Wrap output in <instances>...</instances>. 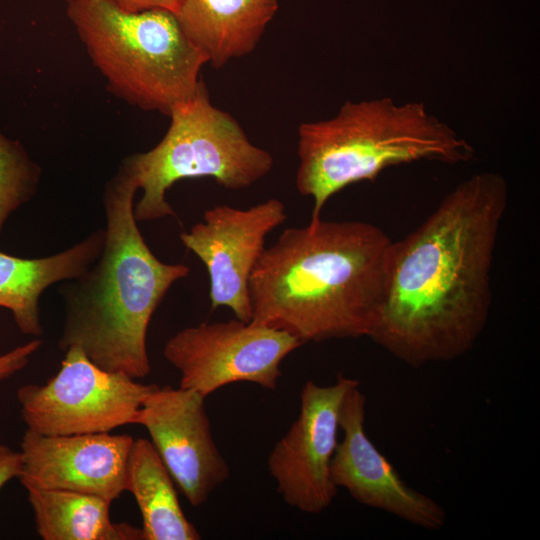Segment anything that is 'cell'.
I'll list each match as a JSON object with an SVG mask.
<instances>
[{"label":"cell","instance_id":"obj_1","mask_svg":"<svg viewBox=\"0 0 540 540\" xmlns=\"http://www.w3.org/2000/svg\"><path fill=\"white\" fill-rule=\"evenodd\" d=\"M507 202L502 175L476 173L414 231L393 241L369 338L413 368L467 354L489 319L493 258Z\"/></svg>","mask_w":540,"mask_h":540},{"label":"cell","instance_id":"obj_2","mask_svg":"<svg viewBox=\"0 0 540 540\" xmlns=\"http://www.w3.org/2000/svg\"><path fill=\"white\" fill-rule=\"evenodd\" d=\"M392 240L364 221L286 228L249 280L251 321L302 344L369 337L386 286Z\"/></svg>","mask_w":540,"mask_h":540},{"label":"cell","instance_id":"obj_3","mask_svg":"<svg viewBox=\"0 0 540 540\" xmlns=\"http://www.w3.org/2000/svg\"><path fill=\"white\" fill-rule=\"evenodd\" d=\"M136 183L119 167L103 193L105 242L97 260L59 292L64 323L58 347H78L97 366L133 379L151 372L147 331L172 285L190 268L164 263L134 216Z\"/></svg>","mask_w":540,"mask_h":540},{"label":"cell","instance_id":"obj_4","mask_svg":"<svg viewBox=\"0 0 540 540\" xmlns=\"http://www.w3.org/2000/svg\"><path fill=\"white\" fill-rule=\"evenodd\" d=\"M474 155L473 146L423 102L347 101L330 119L300 124L296 188L313 199L310 221H316L333 195L374 181L389 167L418 161L456 165Z\"/></svg>","mask_w":540,"mask_h":540},{"label":"cell","instance_id":"obj_5","mask_svg":"<svg viewBox=\"0 0 540 540\" xmlns=\"http://www.w3.org/2000/svg\"><path fill=\"white\" fill-rule=\"evenodd\" d=\"M67 15L108 90L145 111L169 115L197 91L207 63L175 14L129 13L110 0H69Z\"/></svg>","mask_w":540,"mask_h":540},{"label":"cell","instance_id":"obj_6","mask_svg":"<svg viewBox=\"0 0 540 540\" xmlns=\"http://www.w3.org/2000/svg\"><path fill=\"white\" fill-rule=\"evenodd\" d=\"M168 116L170 125L160 142L120 165L143 191L134 205L137 222L176 217L166 193L180 180L210 177L225 189L240 190L272 170V155L254 145L232 115L211 103L202 80L196 93Z\"/></svg>","mask_w":540,"mask_h":540},{"label":"cell","instance_id":"obj_7","mask_svg":"<svg viewBox=\"0 0 540 540\" xmlns=\"http://www.w3.org/2000/svg\"><path fill=\"white\" fill-rule=\"evenodd\" d=\"M156 384L137 382L93 363L78 347L65 351L58 372L44 384L17 390L27 429L60 436L106 433L133 424L145 397Z\"/></svg>","mask_w":540,"mask_h":540},{"label":"cell","instance_id":"obj_8","mask_svg":"<svg viewBox=\"0 0 540 540\" xmlns=\"http://www.w3.org/2000/svg\"><path fill=\"white\" fill-rule=\"evenodd\" d=\"M301 345L283 330L235 318L181 329L163 355L179 371L180 387L206 398L236 382L276 389L282 361Z\"/></svg>","mask_w":540,"mask_h":540},{"label":"cell","instance_id":"obj_9","mask_svg":"<svg viewBox=\"0 0 540 540\" xmlns=\"http://www.w3.org/2000/svg\"><path fill=\"white\" fill-rule=\"evenodd\" d=\"M354 378L338 375L322 386L308 380L300 393V410L285 435L272 448L269 474L290 507L320 514L330 507L338 487L332 480L331 461L338 444L340 409Z\"/></svg>","mask_w":540,"mask_h":540},{"label":"cell","instance_id":"obj_10","mask_svg":"<svg viewBox=\"0 0 540 540\" xmlns=\"http://www.w3.org/2000/svg\"><path fill=\"white\" fill-rule=\"evenodd\" d=\"M287 218L282 201L271 198L247 209L217 205L180 234L183 245L205 265L211 308L227 307L251 321V273L264 252L267 235Z\"/></svg>","mask_w":540,"mask_h":540},{"label":"cell","instance_id":"obj_11","mask_svg":"<svg viewBox=\"0 0 540 540\" xmlns=\"http://www.w3.org/2000/svg\"><path fill=\"white\" fill-rule=\"evenodd\" d=\"M133 424L143 426L187 501L203 505L230 476L214 441L205 398L199 393L158 385L145 397Z\"/></svg>","mask_w":540,"mask_h":540},{"label":"cell","instance_id":"obj_12","mask_svg":"<svg viewBox=\"0 0 540 540\" xmlns=\"http://www.w3.org/2000/svg\"><path fill=\"white\" fill-rule=\"evenodd\" d=\"M360 384L345 395L339 416L343 438L331 461L335 485L358 503L382 510L412 525L441 529L445 509L430 496L410 487L373 444L365 431L366 397Z\"/></svg>","mask_w":540,"mask_h":540},{"label":"cell","instance_id":"obj_13","mask_svg":"<svg viewBox=\"0 0 540 540\" xmlns=\"http://www.w3.org/2000/svg\"><path fill=\"white\" fill-rule=\"evenodd\" d=\"M133 441L110 432L49 436L27 429L20 442L18 480L25 489L70 490L113 502L126 491Z\"/></svg>","mask_w":540,"mask_h":540},{"label":"cell","instance_id":"obj_14","mask_svg":"<svg viewBox=\"0 0 540 540\" xmlns=\"http://www.w3.org/2000/svg\"><path fill=\"white\" fill-rule=\"evenodd\" d=\"M279 0H180L174 13L188 40L214 68L250 54Z\"/></svg>","mask_w":540,"mask_h":540},{"label":"cell","instance_id":"obj_15","mask_svg":"<svg viewBox=\"0 0 540 540\" xmlns=\"http://www.w3.org/2000/svg\"><path fill=\"white\" fill-rule=\"evenodd\" d=\"M105 228L59 253L42 258H20L0 251V307L8 309L25 335L40 336L39 299L55 283L82 275L99 257Z\"/></svg>","mask_w":540,"mask_h":540},{"label":"cell","instance_id":"obj_16","mask_svg":"<svg viewBox=\"0 0 540 540\" xmlns=\"http://www.w3.org/2000/svg\"><path fill=\"white\" fill-rule=\"evenodd\" d=\"M25 490L43 540H144L142 528L112 521V502L105 498L61 489Z\"/></svg>","mask_w":540,"mask_h":540},{"label":"cell","instance_id":"obj_17","mask_svg":"<svg viewBox=\"0 0 540 540\" xmlns=\"http://www.w3.org/2000/svg\"><path fill=\"white\" fill-rule=\"evenodd\" d=\"M174 480L150 440L134 439L126 473V491L136 500L144 540H198L185 516Z\"/></svg>","mask_w":540,"mask_h":540},{"label":"cell","instance_id":"obj_18","mask_svg":"<svg viewBox=\"0 0 540 540\" xmlns=\"http://www.w3.org/2000/svg\"><path fill=\"white\" fill-rule=\"evenodd\" d=\"M41 173L23 145L0 131V237L7 218L36 194Z\"/></svg>","mask_w":540,"mask_h":540},{"label":"cell","instance_id":"obj_19","mask_svg":"<svg viewBox=\"0 0 540 540\" xmlns=\"http://www.w3.org/2000/svg\"><path fill=\"white\" fill-rule=\"evenodd\" d=\"M42 345L40 339H33L23 345L0 355V381L12 377L22 370L28 363L31 356L36 353Z\"/></svg>","mask_w":540,"mask_h":540},{"label":"cell","instance_id":"obj_20","mask_svg":"<svg viewBox=\"0 0 540 540\" xmlns=\"http://www.w3.org/2000/svg\"><path fill=\"white\" fill-rule=\"evenodd\" d=\"M22 455L7 445L0 444V489L22 471Z\"/></svg>","mask_w":540,"mask_h":540},{"label":"cell","instance_id":"obj_21","mask_svg":"<svg viewBox=\"0 0 540 540\" xmlns=\"http://www.w3.org/2000/svg\"><path fill=\"white\" fill-rule=\"evenodd\" d=\"M119 9L129 12L137 13L154 9H164L176 12L180 0H110Z\"/></svg>","mask_w":540,"mask_h":540},{"label":"cell","instance_id":"obj_22","mask_svg":"<svg viewBox=\"0 0 540 540\" xmlns=\"http://www.w3.org/2000/svg\"><path fill=\"white\" fill-rule=\"evenodd\" d=\"M63 1L68 2L69 0H63Z\"/></svg>","mask_w":540,"mask_h":540}]
</instances>
